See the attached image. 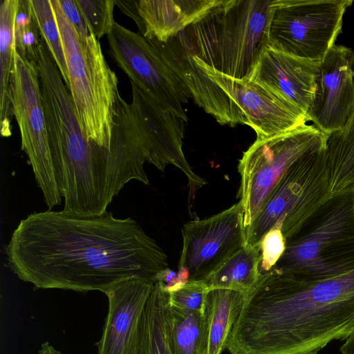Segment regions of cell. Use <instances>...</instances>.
Masks as SVG:
<instances>
[{
    "instance_id": "obj_1",
    "label": "cell",
    "mask_w": 354,
    "mask_h": 354,
    "mask_svg": "<svg viewBox=\"0 0 354 354\" xmlns=\"http://www.w3.org/2000/svg\"><path fill=\"white\" fill-rule=\"evenodd\" d=\"M8 267L40 289L105 292L130 279L156 283L168 257L133 218L48 209L21 219L6 246Z\"/></svg>"
},
{
    "instance_id": "obj_2",
    "label": "cell",
    "mask_w": 354,
    "mask_h": 354,
    "mask_svg": "<svg viewBox=\"0 0 354 354\" xmlns=\"http://www.w3.org/2000/svg\"><path fill=\"white\" fill-rule=\"evenodd\" d=\"M354 331V270L308 279L272 270L248 295L230 354H317Z\"/></svg>"
},
{
    "instance_id": "obj_3",
    "label": "cell",
    "mask_w": 354,
    "mask_h": 354,
    "mask_svg": "<svg viewBox=\"0 0 354 354\" xmlns=\"http://www.w3.org/2000/svg\"><path fill=\"white\" fill-rule=\"evenodd\" d=\"M35 64L62 210L79 216L101 214L124 187L119 161L113 150L84 134L69 89L44 39Z\"/></svg>"
},
{
    "instance_id": "obj_4",
    "label": "cell",
    "mask_w": 354,
    "mask_h": 354,
    "mask_svg": "<svg viewBox=\"0 0 354 354\" xmlns=\"http://www.w3.org/2000/svg\"><path fill=\"white\" fill-rule=\"evenodd\" d=\"M273 0H221L185 28L194 50L212 71L249 80L268 45Z\"/></svg>"
},
{
    "instance_id": "obj_5",
    "label": "cell",
    "mask_w": 354,
    "mask_h": 354,
    "mask_svg": "<svg viewBox=\"0 0 354 354\" xmlns=\"http://www.w3.org/2000/svg\"><path fill=\"white\" fill-rule=\"evenodd\" d=\"M60 31L68 73L69 91L87 139L113 150L112 139L118 79L109 66L100 40L82 36L66 18L58 0H50Z\"/></svg>"
},
{
    "instance_id": "obj_6",
    "label": "cell",
    "mask_w": 354,
    "mask_h": 354,
    "mask_svg": "<svg viewBox=\"0 0 354 354\" xmlns=\"http://www.w3.org/2000/svg\"><path fill=\"white\" fill-rule=\"evenodd\" d=\"M308 279L354 270V188L332 195L288 242L272 268Z\"/></svg>"
},
{
    "instance_id": "obj_7",
    "label": "cell",
    "mask_w": 354,
    "mask_h": 354,
    "mask_svg": "<svg viewBox=\"0 0 354 354\" xmlns=\"http://www.w3.org/2000/svg\"><path fill=\"white\" fill-rule=\"evenodd\" d=\"M326 140L309 150L283 174L257 216L246 230V242L257 246L274 227L286 242L331 196Z\"/></svg>"
},
{
    "instance_id": "obj_8",
    "label": "cell",
    "mask_w": 354,
    "mask_h": 354,
    "mask_svg": "<svg viewBox=\"0 0 354 354\" xmlns=\"http://www.w3.org/2000/svg\"><path fill=\"white\" fill-rule=\"evenodd\" d=\"M327 136L308 122L288 131L257 138L239 161V197L243 209L245 231L290 166Z\"/></svg>"
},
{
    "instance_id": "obj_9",
    "label": "cell",
    "mask_w": 354,
    "mask_h": 354,
    "mask_svg": "<svg viewBox=\"0 0 354 354\" xmlns=\"http://www.w3.org/2000/svg\"><path fill=\"white\" fill-rule=\"evenodd\" d=\"M352 0H273L267 46L316 63L342 32Z\"/></svg>"
},
{
    "instance_id": "obj_10",
    "label": "cell",
    "mask_w": 354,
    "mask_h": 354,
    "mask_svg": "<svg viewBox=\"0 0 354 354\" xmlns=\"http://www.w3.org/2000/svg\"><path fill=\"white\" fill-rule=\"evenodd\" d=\"M13 117L19 127L21 149L26 154L44 201L52 209L62 198L57 186L35 62L15 53L10 83Z\"/></svg>"
},
{
    "instance_id": "obj_11",
    "label": "cell",
    "mask_w": 354,
    "mask_h": 354,
    "mask_svg": "<svg viewBox=\"0 0 354 354\" xmlns=\"http://www.w3.org/2000/svg\"><path fill=\"white\" fill-rule=\"evenodd\" d=\"M107 38L111 57L130 82L162 109L187 122L183 104L192 99L191 93L169 66L153 41L116 21Z\"/></svg>"
},
{
    "instance_id": "obj_12",
    "label": "cell",
    "mask_w": 354,
    "mask_h": 354,
    "mask_svg": "<svg viewBox=\"0 0 354 354\" xmlns=\"http://www.w3.org/2000/svg\"><path fill=\"white\" fill-rule=\"evenodd\" d=\"M182 234L178 268L188 272L189 281H205L247 243L241 203L187 222Z\"/></svg>"
},
{
    "instance_id": "obj_13",
    "label": "cell",
    "mask_w": 354,
    "mask_h": 354,
    "mask_svg": "<svg viewBox=\"0 0 354 354\" xmlns=\"http://www.w3.org/2000/svg\"><path fill=\"white\" fill-rule=\"evenodd\" d=\"M131 82L133 118L150 158V164L164 171L168 165L179 169L196 192L206 180L196 174L183 150L185 124L180 118L162 109L147 93Z\"/></svg>"
},
{
    "instance_id": "obj_14",
    "label": "cell",
    "mask_w": 354,
    "mask_h": 354,
    "mask_svg": "<svg viewBox=\"0 0 354 354\" xmlns=\"http://www.w3.org/2000/svg\"><path fill=\"white\" fill-rule=\"evenodd\" d=\"M151 40L169 66L189 88L199 107L221 125L234 127L246 124L237 104L208 75L185 29L166 42Z\"/></svg>"
},
{
    "instance_id": "obj_15",
    "label": "cell",
    "mask_w": 354,
    "mask_h": 354,
    "mask_svg": "<svg viewBox=\"0 0 354 354\" xmlns=\"http://www.w3.org/2000/svg\"><path fill=\"white\" fill-rule=\"evenodd\" d=\"M354 108V50L335 45L319 63L307 115L327 137L342 129Z\"/></svg>"
},
{
    "instance_id": "obj_16",
    "label": "cell",
    "mask_w": 354,
    "mask_h": 354,
    "mask_svg": "<svg viewBox=\"0 0 354 354\" xmlns=\"http://www.w3.org/2000/svg\"><path fill=\"white\" fill-rule=\"evenodd\" d=\"M204 64L211 78L237 104L257 138L273 136L310 122L305 112L259 84L235 80Z\"/></svg>"
},
{
    "instance_id": "obj_17",
    "label": "cell",
    "mask_w": 354,
    "mask_h": 354,
    "mask_svg": "<svg viewBox=\"0 0 354 354\" xmlns=\"http://www.w3.org/2000/svg\"><path fill=\"white\" fill-rule=\"evenodd\" d=\"M155 282L130 279L107 290L109 307L97 354H140L145 309Z\"/></svg>"
},
{
    "instance_id": "obj_18",
    "label": "cell",
    "mask_w": 354,
    "mask_h": 354,
    "mask_svg": "<svg viewBox=\"0 0 354 354\" xmlns=\"http://www.w3.org/2000/svg\"><path fill=\"white\" fill-rule=\"evenodd\" d=\"M318 64L266 46L249 80L264 86L307 114L316 91Z\"/></svg>"
},
{
    "instance_id": "obj_19",
    "label": "cell",
    "mask_w": 354,
    "mask_h": 354,
    "mask_svg": "<svg viewBox=\"0 0 354 354\" xmlns=\"http://www.w3.org/2000/svg\"><path fill=\"white\" fill-rule=\"evenodd\" d=\"M221 0H137L139 33L166 42L202 19Z\"/></svg>"
},
{
    "instance_id": "obj_20",
    "label": "cell",
    "mask_w": 354,
    "mask_h": 354,
    "mask_svg": "<svg viewBox=\"0 0 354 354\" xmlns=\"http://www.w3.org/2000/svg\"><path fill=\"white\" fill-rule=\"evenodd\" d=\"M244 301L245 295L235 290H209L205 305L209 328L207 354H221L227 348L230 333Z\"/></svg>"
},
{
    "instance_id": "obj_21",
    "label": "cell",
    "mask_w": 354,
    "mask_h": 354,
    "mask_svg": "<svg viewBox=\"0 0 354 354\" xmlns=\"http://www.w3.org/2000/svg\"><path fill=\"white\" fill-rule=\"evenodd\" d=\"M18 5L19 0L0 1V125L3 137L12 134L13 115L10 95L16 52L15 25Z\"/></svg>"
},
{
    "instance_id": "obj_22",
    "label": "cell",
    "mask_w": 354,
    "mask_h": 354,
    "mask_svg": "<svg viewBox=\"0 0 354 354\" xmlns=\"http://www.w3.org/2000/svg\"><path fill=\"white\" fill-rule=\"evenodd\" d=\"M260 263L259 248L246 243L204 281L209 289H229L246 296L259 281Z\"/></svg>"
},
{
    "instance_id": "obj_23",
    "label": "cell",
    "mask_w": 354,
    "mask_h": 354,
    "mask_svg": "<svg viewBox=\"0 0 354 354\" xmlns=\"http://www.w3.org/2000/svg\"><path fill=\"white\" fill-rule=\"evenodd\" d=\"M167 338L171 354H207L209 328L205 312L169 305Z\"/></svg>"
},
{
    "instance_id": "obj_24",
    "label": "cell",
    "mask_w": 354,
    "mask_h": 354,
    "mask_svg": "<svg viewBox=\"0 0 354 354\" xmlns=\"http://www.w3.org/2000/svg\"><path fill=\"white\" fill-rule=\"evenodd\" d=\"M330 196L354 188V108L340 131L326 138Z\"/></svg>"
},
{
    "instance_id": "obj_25",
    "label": "cell",
    "mask_w": 354,
    "mask_h": 354,
    "mask_svg": "<svg viewBox=\"0 0 354 354\" xmlns=\"http://www.w3.org/2000/svg\"><path fill=\"white\" fill-rule=\"evenodd\" d=\"M169 292L158 282L147 303L140 354H171L168 344Z\"/></svg>"
},
{
    "instance_id": "obj_26",
    "label": "cell",
    "mask_w": 354,
    "mask_h": 354,
    "mask_svg": "<svg viewBox=\"0 0 354 354\" xmlns=\"http://www.w3.org/2000/svg\"><path fill=\"white\" fill-rule=\"evenodd\" d=\"M42 38L69 89L68 68L60 31L50 0H30Z\"/></svg>"
},
{
    "instance_id": "obj_27",
    "label": "cell",
    "mask_w": 354,
    "mask_h": 354,
    "mask_svg": "<svg viewBox=\"0 0 354 354\" xmlns=\"http://www.w3.org/2000/svg\"><path fill=\"white\" fill-rule=\"evenodd\" d=\"M15 39L17 53L24 59L35 62L42 36L30 0H19Z\"/></svg>"
},
{
    "instance_id": "obj_28",
    "label": "cell",
    "mask_w": 354,
    "mask_h": 354,
    "mask_svg": "<svg viewBox=\"0 0 354 354\" xmlns=\"http://www.w3.org/2000/svg\"><path fill=\"white\" fill-rule=\"evenodd\" d=\"M77 3L94 35L100 40L112 30L115 21V0H76Z\"/></svg>"
},
{
    "instance_id": "obj_29",
    "label": "cell",
    "mask_w": 354,
    "mask_h": 354,
    "mask_svg": "<svg viewBox=\"0 0 354 354\" xmlns=\"http://www.w3.org/2000/svg\"><path fill=\"white\" fill-rule=\"evenodd\" d=\"M209 290L204 281H188L177 290L169 292V305L189 312H205Z\"/></svg>"
},
{
    "instance_id": "obj_30",
    "label": "cell",
    "mask_w": 354,
    "mask_h": 354,
    "mask_svg": "<svg viewBox=\"0 0 354 354\" xmlns=\"http://www.w3.org/2000/svg\"><path fill=\"white\" fill-rule=\"evenodd\" d=\"M286 247V241L281 228L274 227L270 230L259 244L261 253L259 266L261 274L269 272L282 257Z\"/></svg>"
},
{
    "instance_id": "obj_31",
    "label": "cell",
    "mask_w": 354,
    "mask_h": 354,
    "mask_svg": "<svg viewBox=\"0 0 354 354\" xmlns=\"http://www.w3.org/2000/svg\"><path fill=\"white\" fill-rule=\"evenodd\" d=\"M58 1L66 18L79 35L88 36L93 33L86 23L76 0H58Z\"/></svg>"
},
{
    "instance_id": "obj_32",
    "label": "cell",
    "mask_w": 354,
    "mask_h": 354,
    "mask_svg": "<svg viewBox=\"0 0 354 354\" xmlns=\"http://www.w3.org/2000/svg\"><path fill=\"white\" fill-rule=\"evenodd\" d=\"M188 281V272L185 270L180 268H178L177 271H174L167 268L161 271L156 279V282L161 283L168 292L177 290Z\"/></svg>"
},
{
    "instance_id": "obj_33",
    "label": "cell",
    "mask_w": 354,
    "mask_h": 354,
    "mask_svg": "<svg viewBox=\"0 0 354 354\" xmlns=\"http://www.w3.org/2000/svg\"><path fill=\"white\" fill-rule=\"evenodd\" d=\"M341 354H354V331L340 346Z\"/></svg>"
},
{
    "instance_id": "obj_34",
    "label": "cell",
    "mask_w": 354,
    "mask_h": 354,
    "mask_svg": "<svg viewBox=\"0 0 354 354\" xmlns=\"http://www.w3.org/2000/svg\"><path fill=\"white\" fill-rule=\"evenodd\" d=\"M37 354H64L48 342H44Z\"/></svg>"
}]
</instances>
